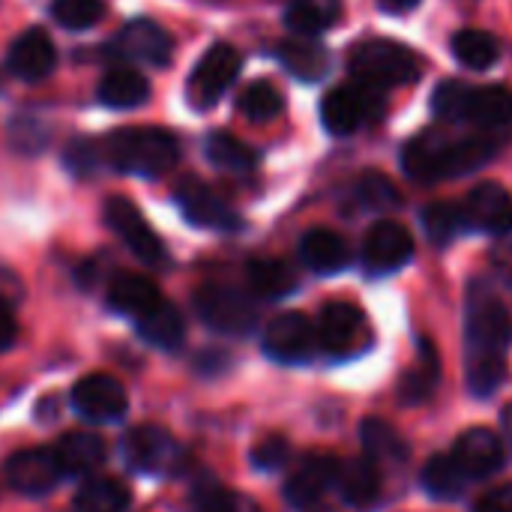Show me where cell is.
Segmentation results:
<instances>
[{
  "mask_svg": "<svg viewBox=\"0 0 512 512\" xmlns=\"http://www.w3.org/2000/svg\"><path fill=\"white\" fill-rule=\"evenodd\" d=\"M66 165H69V171H75V174H90V171L99 165V150H96V144L87 141V138H81L78 144H72V147L66 150Z\"/></svg>",
  "mask_w": 512,
  "mask_h": 512,
  "instance_id": "ee69618b",
  "label": "cell"
},
{
  "mask_svg": "<svg viewBox=\"0 0 512 512\" xmlns=\"http://www.w3.org/2000/svg\"><path fill=\"white\" fill-rule=\"evenodd\" d=\"M384 90L354 84V87H336L321 102V120L327 132L333 135H351L363 123L378 120L384 114Z\"/></svg>",
  "mask_w": 512,
  "mask_h": 512,
  "instance_id": "ba28073f",
  "label": "cell"
},
{
  "mask_svg": "<svg viewBox=\"0 0 512 512\" xmlns=\"http://www.w3.org/2000/svg\"><path fill=\"white\" fill-rule=\"evenodd\" d=\"M300 261L312 273L330 276V273L345 270V264H348V246H345V240L336 231H330V228H312L300 240Z\"/></svg>",
  "mask_w": 512,
  "mask_h": 512,
  "instance_id": "cb8c5ba5",
  "label": "cell"
},
{
  "mask_svg": "<svg viewBox=\"0 0 512 512\" xmlns=\"http://www.w3.org/2000/svg\"><path fill=\"white\" fill-rule=\"evenodd\" d=\"M123 462L147 477H171L186 465V453L180 441L162 426H138L123 438Z\"/></svg>",
  "mask_w": 512,
  "mask_h": 512,
  "instance_id": "5b68a950",
  "label": "cell"
},
{
  "mask_svg": "<svg viewBox=\"0 0 512 512\" xmlns=\"http://www.w3.org/2000/svg\"><path fill=\"white\" fill-rule=\"evenodd\" d=\"M276 57L282 60V66L303 78V81H318L327 75L330 69V54L321 42H315L312 36H294V39H285L279 42L276 48Z\"/></svg>",
  "mask_w": 512,
  "mask_h": 512,
  "instance_id": "4316f807",
  "label": "cell"
},
{
  "mask_svg": "<svg viewBox=\"0 0 512 512\" xmlns=\"http://www.w3.org/2000/svg\"><path fill=\"white\" fill-rule=\"evenodd\" d=\"M102 156L123 174L162 177L177 165V138L159 126H129L105 138Z\"/></svg>",
  "mask_w": 512,
  "mask_h": 512,
  "instance_id": "3957f363",
  "label": "cell"
},
{
  "mask_svg": "<svg viewBox=\"0 0 512 512\" xmlns=\"http://www.w3.org/2000/svg\"><path fill=\"white\" fill-rule=\"evenodd\" d=\"M174 201L183 210V216L198 228H207V231H240L243 228L240 213L231 204H225L198 177H183L174 189Z\"/></svg>",
  "mask_w": 512,
  "mask_h": 512,
  "instance_id": "8fae6325",
  "label": "cell"
},
{
  "mask_svg": "<svg viewBox=\"0 0 512 512\" xmlns=\"http://www.w3.org/2000/svg\"><path fill=\"white\" fill-rule=\"evenodd\" d=\"M465 474L453 462V456H432L423 468V486L435 501H456L465 489Z\"/></svg>",
  "mask_w": 512,
  "mask_h": 512,
  "instance_id": "d590c367",
  "label": "cell"
},
{
  "mask_svg": "<svg viewBox=\"0 0 512 512\" xmlns=\"http://www.w3.org/2000/svg\"><path fill=\"white\" fill-rule=\"evenodd\" d=\"M438 354H435V348L426 342L423 345V357H420V363L417 366H411L408 372H405V378H402V384H399V396H402V402L405 405H420V402H426L432 393H435V384H438Z\"/></svg>",
  "mask_w": 512,
  "mask_h": 512,
  "instance_id": "e575fe53",
  "label": "cell"
},
{
  "mask_svg": "<svg viewBox=\"0 0 512 512\" xmlns=\"http://www.w3.org/2000/svg\"><path fill=\"white\" fill-rule=\"evenodd\" d=\"M453 54L468 69H492L501 60V42L486 30H459L453 36Z\"/></svg>",
  "mask_w": 512,
  "mask_h": 512,
  "instance_id": "d6a6232c",
  "label": "cell"
},
{
  "mask_svg": "<svg viewBox=\"0 0 512 512\" xmlns=\"http://www.w3.org/2000/svg\"><path fill=\"white\" fill-rule=\"evenodd\" d=\"M465 210L450 204V201H435L423 210V228H426V237L435 243V246H447L453 243V237L465 228Z\"/></svg>",
  "mask_w": 512,
  "mask_h": 512,
  "instance_id": "74e56055",
  "label": "cell"
},
{
  "mask_svg": "<svg viewBox=\"0 0 512 512\" xmlns=\"http://www.w3.org/2000/svg\"><path fill=\"white\" fill-rule=\"evenodd\" d=\"M162 300L156 282H150L147 276L138 273H120L114 276L111 288H108V306L126 318H141L147 309H153Z\"/></svg>",
  "mask_w": 512,
  "mask_h": 512,
  "instance_id": "484cf974",
  "label": "cell"
},
{
  "mask_svg": "<svg viewBox=\"0 0 512 512\" xmlns=\"http://www.w3.org/2000/svg\"><path fill=\"white\" fill-rule=\"evenodd\" d=\"M249 288L264 300H282L297 288V273L279 258H255L246 267Z\"/></svg>",
  "mask_w": 512,
  "mask_h": 512,
  "instance_id": "f1b7e54d",
  "label": "cell"
},
{
  "mask_svg": "<svg viewBox=\"0 0 512 512\" xmlns=\"http://www.w3.org/2000/svg\"><path fill=\"white\" fill-rule=\"evenodd\" d=\"M360 438H363V447H366V456L378 465V462H405L408 459V447L402 441V435L387 426L384 420H366L363 429H360Z\"/></svg>",
  "mask_w": 512,
  "mask_h": 512,
  "instance_id": "836d02e7",
  "label": "cell"
},
{
  "mask_svg": "<svg viewBox=\"0 0 512 512\" xmlns=\"http://www.w3.org/2000/svg\"><path fill=\"white\" fill-rule=\"evenodd\" d=\"M501 420H504V429H507V435L512 438V405H507V408H504V417H501Z\"/></svg>",
  "mask_w": 512,
  "mask_h": 512,
  "instance_id": "c3c4849f",
  "label": "cell"
},
{
  "mask_svg": "<svg viewBox=\"0 0 512 512\" xmlns=\"http://www.w3.org/2000/svg\"><path fill=\"white\" fill-rule=\"evenodd\" d=\"M471 93H474V87L465 84V81H444V84H438V90L432 96L435 117L444 120V123H465L468 120Z\"/></svg>",
  "mask_w": 512,
  "mask_h": 512,
  "instance_id": "f35d334b",
  "label": "cell"
},
{
  "mask_svg": "<svg viewBox=\"0 0 512 512\" xmlns=\"http://www.w3.org/2000/svg\"><path fill=\"white\" fill-rule=\"evenodd\" d=\"M333 486L339 489V495L348 507L369 510L381 498V471L369 456L366 459H348V462H339Z\"/></svg>",
  "mask_w": 512,
  "mask_h": 512,
  "instance_id": "44dd1931",
  "label": "cell"
},
{
  "mask_svg": "<svg viewBox=\"0 0 512 512\" xmlns=\"http://www.w3.org/2000/svg\"><path fill=\"white\" fill-rule=\"evenodd\" d=\"M315 330H318V345L336 360L357 357L372 345V327L363 309L354 303H342V300L327 303Z\"/></svg>",
  "mask_w": 512,
  "mask_h": 512,
  "instance_id": "52a82bcc",
  "label": "cell"
},
{
  "mask_svg": "<svg viewBox=\"0 0 512 512\" xmlns=\"http://www.w3.org/2000/svg\"><path fill=\"white\" fill-rule=\"evenodd\" d=\"M339 462L333 456H306L285 483V501L297 510L318 504L336 483Z\"/></svg>",
  "mask_w": 512,
  "mask_h": 512,
  "instance_id": "d6986e66",
  "label": "cell"
},
{
  "mask_svg": "<svg viewBox=\"0 0 512 512\" xmlns=\"http://www.w3.org/2000/svg\"><path fill=\"white\" fill-rule=\"evenodd\" d=\"M312 512H333V510H312Z\"/></svg>",
  "mask_w": 512,
  "mask_h": 512,
  "instance_id": "681fc988",
  "label": "cell"
},
{
  "mask_svg": "<svg viewBox=\"0 0 512 512\" xmlns=\"http://www.w3.org/2000/svg\"><path fill=\"white\" fill-rule=\"evenodd\" d=\"M72 411L78 417H84L87 423H117L126 417L129 411V399L126 390L117 378L111 375H84L75 387H72Z\"/></svg>",
  "mask_w": 512,
  "mask_h": 512,
  "instance_id": "4fadbf2b",
  "label": "cell"
},
{
  "mask_svg": "<svg viewBox=\"0 0 512 512\" xmlns=\"http://www.w3.org/2000/svg\"><path fill=\"white\" fill-rule=\"evenodd\" d=\"M240 54L234 45L228 42H213L201 60L195 63L192 75H189V102L195 108H213L222 93L234 84L237 72H240Z\"/></svg>",
  "mask_w": 512,
  "mask_h": 512,
  "instance_id": "9c48e42d",
  "label": "cell"
},
{
  "mask_svg": "<svg viewBox=\"0 0 512 512\" xmlns=\"http://www.w3.org/2000/svg\"><path fill=\"white\" fill-rule=\"evenodd\" d=\"M192 512H243L240 501L231 489L216 480H201L192 489Z\"/></svg>",
  "mask_w": 512,
  "mask_h": 512,
  "instance_id": "b9f144b4",
  "label": "cell"
},
{
  "mask_svg": "<svg viewBox=\"0 0 512 512\" xmlns=\"http://www.w3.org/2000/svg\"><path fill=\"white\" fill-rule=\"evenodd\" d=\"M357 84L387 90L399 84H411L417 78V57L411 48L393 39H366L351 51L348 60Z\"/></svg>",
  "mask_w": 512,
  "mask_h": 512,
  "instance_id": "277c9868",
  "label": "cell"
},
{
  "mask_svg": "<svg viewBox=\"0 0 512 512\" xmlns=\"http://www.w3.org/2000/svg\"><path fill=\"white\" fill-rule=\"evenodd\" d=\"M3 471H6V483L15 492L30 495V498L48 495L63 480V471L57 465L54 450H45V447L21 450V453L9 456L6 465H3Z\"/></svg>",
  "mask_w": 512,
  "mask_h": 512,
  "instance_id": "9a60e30c",
  "label": "cell"
},
{
  "mask_svg": "<svg viewBox=\"0 0 512 512\" xmlns=\"http://www.w3.org/2000/svg\"><path fill=\"white\" fill-rule=\"evenodd\" d=\"M498 150L495 135H474V138H450L441 129H429L408 141L402 153V165L408 177L435 183L447 177L468 174L489 162Z\"/></svg>",
  "mask_w": 512,
  "mask_h": 512,
  "instance_id": "7a4b0ae2",
  "label": "cell"
},
{
  "mask_svg": "<svg viewBox=\"0 0 512 512\" xmlns=\"http://www.w3.org/2000/svg\"><path fill=\"white\" fill-rule=\"evenodd\" d=\"M384 9H390V12H408V9H414L420 0H378Z\"/></svg>",
  "mask_w": 512,
  "mask_h": 512,
  "instance_id": "7dc6e473",
  "label": "cell"
},
{
  "mask_svg": "<svg viewBox=\"0 0 512 512\" xmlns=\"http://www.w3.org/2000/svg\"><path fill=\"white\" fill-rule=\"evenodd\" d=\"M288 456H291L288 441H285L282 435H270V438H264V441L255 444V450H252V465L261 468V471H276V468H282V465L288 462Z\"/></svg>",
  "mask_w": 512,
  "mask_h": 512,
  "instance_id": "7bdbcfd3",
  "label": "cell"
},
{
  "mask_svg": "<svg viewBox=\"0 0 512 512\" xmlns=\"http://www.w3.org/2000/svg\"><path fill=\"white\" fill-rule=\"evenodd\" d=\"M462 210H465V222L486 234H510L512 231V198L498 183L474 186Z\"/></svg>",
  "mask_w": 512,
  "mask_h": 512,
  "instance_id": "ffe728a7",
  "label": "cell"
},
{
  "mask_svg": "<svg viewBox=\"0 0 512 512\" xmlns=\"http://www.w3.org/2000/svg\"><path fill=\"white\" fill-rule=\"evenodd\" d=\"M411 255H414V237L399 222L384 219V222L372 225V231L366 234L363 264L375 276H384V273H393V270L405 267L411 261Z\"/></svg>",
  "mask_w": 512,
  "mask_h": 512,
  "instance_id": "2e32d148",
  "label": "cell"
},
{
  "mask_svg": "<svg viewBox=\"0 0 512 512\" xmlns=\"http://www.w3.org/2000/svg\"><path fill=\"white\" fill-rule=\"evenodd\" d=\"M198 318L222 336H246L258 324V306L249 294L228 285H204L192 297Z\"/></svg>",
  "mask_w": 512,
  "mask_h": 512,
  "instance_id": "8992f818",
  "label": "cell"
},
{
  "mask_svg": "<svg viewBox=\"0 0 512 512\" xmlns=\"http://www.w3.org/2000/svg\"><path fill=\"white\" fill-rule=\"evenodd\" d=\"M150 96V81L126 66H117L99 81V102L108 108H138Z\"/></svg>",
  "mask_w": 512,
  "mask_h": 512,
  "instance_id": "83f0119b",
  "label": "cell"
},
{
  "mask_svg": "<svg viewBox=\"0 0 512 512\" xmlns=\"http://www.w3.org/2000/svg\"><path fill=\"white\" fill-rule=\"evenodd\" d=\"M204 153L210 159V165L231 171V174H246L255 168L258 156L252 147H246L240 138H234L231 132H210L204 138Z\"/></svg>",
  "mask_w": 512,
  "mask_h": 512,
  "instance_id": "1f68e13d",
  "label": "cell"
},
{
  "mask_svg": "<svg viewBox=\"0 0 512 512\" xmlns=\"http://www.w3.org/2000/svg\"><path fill=\"white\" fill-rule=\"evenodd\" d=\"M342 15V0H291L285 24L297 36H318L330 30Z\"/></svg>",
  "mask_w": 512,
  "mask_h": 512,
  "instance_id": "4dcf8cb0",
  "label": "cell"
},
{
  "mask_svg": "<svg viewBox=\"0 0 512 512\" xmlns=\"http://www.w3.org/2000/svg\"><path fill=\"white\" fill-rule=\"evenodd\" d=\"M480 126L486 135H495L512 123V93L504 84H489V87H474L471 105H468V120Z\"/></svg>",
  "mask_w": 512,
  "mask_h": 512,
  "instance_id": "d4e9b609",
  "label": "cell"
},
{
  "mask_svg": "<svg viewBox=\"0 0 512 512\" xmlns=\"http://www.w3.org/2000/svg\"><path fill=\"white\" fill-rule=\"evenodd\" d=\"M318 351V330L300 312H285L273 318L264 330V354L276 363H309Z\"/></svg>",
  "mask_w": 512,
  "mask_h": 512,
  "instance_id": "7c38bea8",
  "label": "cell"
},
{
  "mask_svg": "<svg viewBox=\"0 0 512 512\" xmlns=\"http://www.w3.org/2000/svg\"><path fill=\"white\" fill-rule=\"evenodd\" d=\"M18 339V321L12 306L6 303V297H0V354L12 348V342Z\"/></svg>",
  "mask_w": 512,
  "mask_h": 512,
  "instance_id": "f6af8a7d",
  "label": "cell"
},
{
  "mask_svg": "<svg viewBox=\"0 0 512 512\" xmlns=\"http://www.w3.org/2000/svg\"><path fill=\"white\" fill-rule=\"evenodd\" d=\"M453 462L465 480H489L504 468V444L492 429H468L453 447Z\"/></svg>",
  "mask_w": 512,
  "mask_h": 512,
  "instance_id": "e0dca14e",
  "label": "cell"
},
{
  "mask_svg": "<svg viewBox=\"0 0 512 512\" xmlns=\"http://www.w3.org/2000/svg\"><path fill=\"white\" fill-rule=\"evenodd\" d=\"M105 222L138 261H144L150 267L165 264V246H162L159 234L150 228V222L141 216V210L129 198H108L105 201Z\"/></svg>",
  "mask_w": 512,
  "mask_h": 512,
  "instance_id": "30bf717a",
  "label": "cell"
},
{
  "mask_svg": "<svg viewBox=\"0 0 512 512\" xmlns=\"http://www.w3.org/2000/svg\"><path fill=\"white\" fill-rule=\"evenodd\" d=\"M6 66L18 81H30V84L42 81L57 66V48L42 27H30L12 42L6 54Z\"/></svg>",
  "mask_w": 512,
  "mask_h": 512,
  "instance_id": "ac0fdd59",
  "label": "cell"
},
{
  "mask_svg": "<svg viewBox=\"0 0 512 512\" xmlns=\"http://www.w3.org/2000/svg\"><path fill=\"white\" fill-rule=\"evenodd\" d=\"M51 18L66 30H87L105 18V0H54Z\"/></svg>",
  "mask_w": 512,
  "mask_h": 512,
  "instance_id": "ab89813d",
  "label": "cell"
},
{
  "mask_svg": "<svg viewBox=\"0 0 512 512\" xmlns=\"http://www.w3.org/2000/svg\"><path fill=\"white\" fill-rule=\"evenodd\" d=\"M237 108H240V114H243L246 120H252V123H267V120H273V117L282 114L285 99H282V93H279L276 84H270V81H252V84L240 93Z\"/></svg>",
  "mask_w": 512,
  "mask_h": 512,
  "instance_id": "8d00e7d4",
  "label": "cell"
},
{
  "mask_svg": "<svg viewBox=\"0 0 512 512\" xmlns=\"http://www.w3.org/2000/svg\"><path fill=\"white\" fill-rule=\"evenodd\" d=\"M357 198L369 207V210H393L402 204V195L396 189V183L381 174V171H369L360 177L357 183Z\"/></svg>",
  "mask_w": 512,
  "mask_h": 512,
  "instance_id": "60d3db41",
  "label": "cell"
},
{
  "mask_svg": "<svg viewBox=\"0 0 512 512\" xmlns=\"http://www.w3.org/2000/svg\"><path fill=\"white\" fill-rule=\"evenodd\" d=\"M135 330H138V336L144 342H150L159 351H177L183 345V339H186L183 315L165 297L153 309H147L141 318H135Z\"/></svg>",
  "mask_w": 512,
  "mask_h": 512,
  "instance_id": "603a6c76",
  "label": "cell"
},
{
  "mask_svg": "<svg viewBox=\"0 0 512 512\" xmlns=\"http://www.w3.org/2000/svg\"><path fill=\"white\" fill-rule=\"evenodd\" d=\"M108 54L147 63V66H168L174 57V39L156 21L135 18L108 42Z\"/></svg>",
  "mask_w": 512,
  "mask_h": 512,
  "instance_id": "5bb4252c",
  "label": "cell"
},
{
  "mask_svg": "<svg viewBox=\"0 0 512 512\" xmlns=\"http://www.w3.org/2000/svg\"><path fill=\"white\" fill-rule=\"evenodd\" d=\"M477 512H512V486H504L480 501Z\"/></svg>",
  "mask_w": 512,
  "mask_h": 512,
  "instance_id": "bcb514c9",
  "label": "cell"
},
{
  "mask_svg": "<svg viewBox=\"0 0 512 512\" xmlns=\"http://www.w3.org/2000/svg\"><path fill=\"white\" fill-rule=\"evenodd\" d=\"M63 477H90L105 465V441L93 432L63 435L54 447Z\"/></svg>",
  "mask_w": 512,
  "mask_h": 512,
  "instance_id": "7402d4cb",
  "label": "cell"
},
{
  "mask_svg": "<svg viewBox=\"0 0 512 512\" xmlns=\"http://www.w3.org/2000/svg\"><path fill=\"white\" fill-rule=\"evenodd\" d=\"M507 345H510V315L501 297L486 285L474 282L468 288L465 309V372L474 396H492L507 375Z\"/></svg>",
  "mask_w": 512,
  "mask_h": 512,
  "instance_id": "6da1fadb",
  "label": "cell"
},
{
  "mask_svg": "<svg viewBox=\"0 0 512 512\" xmlns=\"http://www.w3.org/2000/svg\"><path fill=\"white\" fill-rule=\"evenodd\" d=\"M129 489L114 477H90L75 501L72 512H129Z\"/></svg>",
  "mask_w": 512,
  "mask_h": 512,
  "instance_id": "f546056e",
  "label": "cell"
}]
</instances>
